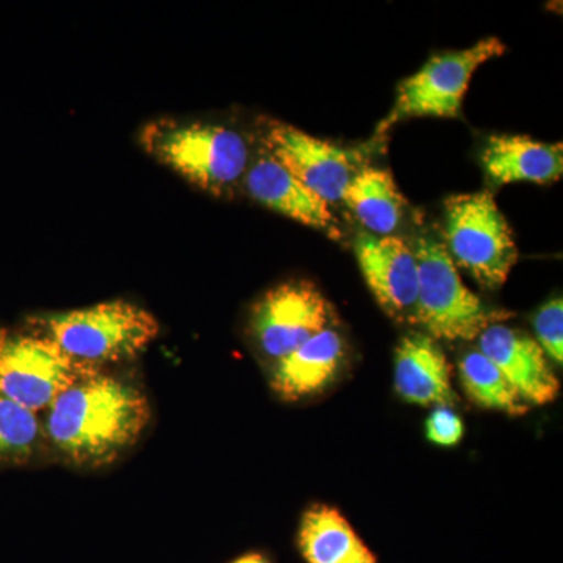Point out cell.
<instances>
[{
  "label": "cell",
  "instance_id": "6da1fadb",
  "mask_svg": "<svg viewBox=\"0 0 563 563\" xmlns=\"http://www.w3.org/2000/svg\"><path fill=\"white\" fill-rule=\"evenodd\" d=\"M46 435L79 466L109 465L139 442L151 421L147 396L102 372L62 393L49 407Z\"/></svg>",
  "mask_w": 563,
  "mask_h": 563
},
{
  "label": "cell",
  "instance_id": "7a4b0ae2",
  "mask_svg": "<svg viewBox=\"0 0 563 563\" xmlns=\"http://www.w3.org/2000/svg\"><path fill=\"white\" fill-rule=\"evenodd\" d=\"M147 154L203 191L232 190L250 168V147L242 133L225 125L161 118L140 132Z\"/></svg>",
  "mask_w": 563,
  "mask_h": 563
},
{
  "label": "cell",
  "instance_id": "3957f363",
  "mask_svg": "<svg viewBox=\"0 0 563 563\" xmlns=\"http://www.w3.org/2000/svg\"><path fill=\"white\" fill-rule=\"evenodd\" d=\"M33 331L43 333L76 361L99 366L128 362L158 336L161 324L154 314L136 303L114 299L33 318Z\"/></svg>",
  "mask_w": 563,
  "mask_h": 563
},
{
  "label": "cell",
  "instance_id": "277c9868",
  "mask_svg": "<svg viewBox=\"0 0 563 563\" xmlns=\"http://www.w3.org/2000/svg\"><path fill=\"white\" fill-rule=\"evenodd\" d=\"M448 254L487 290L503 287L518 262L512 229L492 192L455 195L444 203Z\"/></svg>",
  "mask_w": 563,
  "mask_h": 563
},
{
  "label": "cell",
  "instance_id": "5b68a950",
  "mask_svg": "<svg viewBox=\"0 0 563 563\" xmlns=\"http://www.w3.org/2000/svg\"><path fill=\"white\" fill-rule=\"evenodd\" d=\"M413 250L418 261L415 322L433 340H474L506 317L487 309L466 287L457 265L439 240L421 236Z\"/></svg>",
  "mask_w": 563,
  "mask_h": 563
},
{
  "label": "cell",
  "instance_id": "8992f818",
  "mask_svg": "<svg viewBox=\"0 0 563 563\" xmlns=\"http://www.w3.org/2000/svg\"><path fill=\"white\" fill-rule=\"evenodd\" d=\"M101 372L33 329L0 331V395L33 413L49 409L62 393Z\"/></svg>",
  "mask_w": 563,
  "mask_h": 563
},
{
  "label": "cell",
  "instance_id": "52a82bcc",
  "mask_svg": "<svg viewBox=\"0 0 563 563\" xmlns=\"http://www.w3.org/2000/svg\"><path fill=\"white\" fill-rule=\"evenodd\" d=\"M506 54L501 40L485 38L468 49L435 55L398 87L390 113L377 125L383 136L393 125L412 118H459L474 73L484 63Z\"/></svg>",
  "mask_w": 563,
  "mask_h": 563
},
{
  "label": "cell",
  "instance_id": "ba28073f",
  "mask_svg": "<svg viewBox=\"0 0 563 563\" xmlns=\"http://www.w3.org/2000/svg\"><path fill=\"white\" fill-rule=\"evenodd\" d=\"M331 306L307 280L285 282L265 292L252 309L258 346L279 362L331 324Z\"/></svg>",
  "mask_w": 563,
  "mask_h": 563
},
{
  "label": "cell",
  "instance_id": "9c48e42d",
  "mask_svg": "<svg viewBox=\"0 0 563 563\" xmlns=\"http://www.w3.org/2000/svg\"><path fill=\"white\" fill-rule=\"evenodd\" d=\"M263 141L274 161L328 203L342 201L358 172L351 152L284 122H266Z\"/></svg>",
  "mask_w": 563,
  "mask_h": 563
},
{
  "label": "cell",
  "instance_id": "30bf717a",
  "mask_svg": "<svg viewBox=\"0 0 563 563\" xmlns=\"http://www.w3.org/2000/svg\"><path fill=\"white\" fill-rule=\"evenodd\" d=\"M355 257L374 299L388 317L415 321L418 298V261L413 246L401 236L361 233Z\"/></svg>",
  "mask_w": 563,
  "mask_h": 563
},
{
  "label": "cell",
  "instance_id": "8fae6325",
  "mask_svg": "<svg viewBox=\"0 0 563 563\" xmlns=\"http://www.w3.org/2000/svg\"><path fill=\"white\" fill-rule=\"evenodd\" d=\"M477 339L479 351L529 406H544L558 398L561 383L536 339L503 324L488 325Z\"/></svg>",
  "mask_w": 563,
  "mask_h": 563
},
{
  "label": "cell",
  "instance_id": "7c38bea8",
  "mask_svg": "<svg viewBox=\"0 0 563 563\" xmlns=\"http://www.w3.org/2000/svg\"><path fill=\"white\" fill-rule=\"evenodd\" d=\"M244 185L251 198L266 209L277 211L309 228L328 232L333 239L340 235L331 203L296 179L268 152L247 168Z\"/></svg>",
  "mask_w": 563,
  "mask_h": 563
},
{
  "label": "cell",
  "instance_id": "4fadbf2b",
  "mask_svg": "<svg viewBox=\"0 0 563 563\" xmlns=\"http://www.w3.org/2000/svg\"><path fill=\"white\" fill-rule=\"evenodd\" d=\"M451 365L428 333H407L395 352V388L404 401L417 406H454L459 401Z\"/></svg>",
  "mask_w": 563,
  "mask_h": 563
},
{
  "label": "cell",
  "instance_id": "5bb4252c",
  "mask_svg": "<svg viewBox=\"0 0 563 563\" xmlns=\"http://www.w3.org/2000/svg\"><path fill=\"white\" fill-rule=\"evenodd\" d=\"M343 361L342 335L329 325L276 363L272 388L284 401L318 395L335 380Z\"/></svg>",
  "mask_w": 563,
  "mask_h": 563
},
{
  "label": "cell",
  "instance_id": "9a60e30c",
  "mask_svg": "<svg viewBox=\"0 0 563 563\" xmlns=\"http://www.w3.org/2000/svg\"><path fill=\"white\" fill-rule=\"evenodd\" d=\"M481 161L495 185L553 184L563 174V146L525 135H492Z\"/></svg>",
  "mask_w": 563,
  "mask_h": 563
},
{
  "label": "cell",
  "instance_id": "2e32d148",
  "mask_svg": "<svg viewBox=\"0 0 563 563\" xmlns=\"http://www.w3.org/2000/svg\"><path fill=\"white\" fill-rule=\"evenodd\" d=\"M299 548L307 563H377L350 521L335 507L322 504L303 514Z\"/></svg>",
  "mask_w": 563,
  "mask_h": 563
},
{
  "label": "cell",
  "instance_id": "e0dca14e",
  "mask_svg": "<svg viewBox=\"0 0 563 563\" xmlns=\"http://www.w3.org/2000/svg\"><path fill=\"white\" fill-rule=\"evenodd\" d=\"M342 201L363 228L373 235L388 236L399 228L406 201L391 173L380 168H362L352 177Z\"/></svg>",
  "mask_w": 563,
  "mask_h": 563
},
{
  "label": "cell",
  "instance_id": "ac0fdd59",
  "mask_svg": "<svg viewBox=\"0 0 563 563\" xmlns=\"http://www.w3.org/2000/svg\"><path fill=\"white\" fill-rule=\"evenodd\" d=\"M459 374L466 396L484 409L498 410L512 417H520L531 409L481 351H470L463 355Z\"/></svg>",
  "mask_w": 563,
  "mask_h": 563
},
{
  "label": "cell",
  "instance_id": "d6986e66",
  "mask_svg": "<svg viewBox=\"0 0 563 563\" xmlns=\"http://www.w3.org/2000/svg\"><path fill=\"white\" fill-rule=\"evenodd\" d=\"M41 426L36 413L0 395V466L22 465L38 450Z\"/></svg>",
  "mask_w": 563,
  "mask_h": 563
},
{
  "label": "cell",
  "instance_id": "ffe728a7",
  "mask_svg": "<svg viewBox=\"0 0 563 563\" xmlns=\"http://www.w3.org/2000/svg\"><path fill=\"white\" fill-rule=\"evenodd\" d=\"M533 331L536 342L540 344L547 357L555 365L563 363V301L562 298H553L543 303L539 312L533 317Z\"/></svg>",
  "mask_w": 563,
  "mask_h": 563
},
{
  "label": "cell",
  "instance_id": "44dd1931",
  "mask_svg": "<svg viewBox=\"0 0 563 563\" xmlns=\"http://www.w3.org/2000/svg\"><path fill=\"white\" fill-rule=\"evenodd\" d=\"M463 432L462 418L448 406L435 407L426 421V437L439 446H455L461 443Z\"/></svg>",
  "mask_w": 563,
  "mask_h": 563
},
{
  "label": "cell",
  "instance_id": "7402d4cb",
  "mask_svg": "<svg viewBox=\"0 0 563 563\" xmlns=\"http://www.w3.org/2000/svg\"><path fill=\"white\" fill-rule=\"evenodd\" d=\"M232 563H269L265 558L261 554H246L243 558L236 559L235 562Z\"/></svg>",
  "mask_w": 563,
  "mask_h": 563
}]
</instances>
